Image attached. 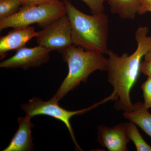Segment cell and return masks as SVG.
Instances as JSON below:
<instances>
[{
	"instance_id": "obj_1",
	"label": "cell",
	"mask_w": 151,
	"mask_h": 151,
	"mask_svg": "<svg viewBox=\"0 0 151 151\" xmlns=\"http://www.w3.org/2000/svg\"><path fill=\"white\" fill-rule=\"evenodd\" d=\"M147 27L141 26L135 32L137 47L134 52L121 56L109 50L107 71L108 81L113 88L118 100L114 108L124 112H130L133 108L130 93L140 72L142 60L151 47V37L148 36Z\"/></svg>"
},
{
	"instance_id": "obj_2",
	"label": "cell",
	"mask_w": 151,
	"mask_h": 151,
	"mask_svg": "<svg viewBox=\"0 0 151 151\" xmlns=\"http://www.w3.org/2000/svg\"><path fill=\"white\" fill-rule=\"evenodd\" d=\"M72 28L73 44L87 51L107 54L108 19L104 12L89 15L78 10L68 0L63 1Z\"/></svg>"
},
{
	"instance_id": "obj_3",
	"label": "cell",
	"mask_w": 151,
	"mask_h": 151,
	"mask_svg": "<svg viewBox=\"0 0 151 151\" xmlns=\"http://www.w3.org/2000/svg\"><path fill=\"white\" fill-rule=\"evenodd\" d=\"M62 53L63 59L67 63L68 71L52 97L58 102L81 82L86 83L89 76L95 70H107L108 65V59L103 53L87 51L73 44L64 50Z\"/></svg>"
},
{
	"instance_id": "obj_4",
	"label": "cell",
	"mask_w": 151,
	"mask_h": 151,
	"mask_svg": "<svg viewBox=\"0 0 151 151\" xmlns=\"http://www.w3.org/2000/svg\"><path fill=\"white\" fill-rule=\"evenodd\" d=\"M66 14L64 3L59 0L37 5L22 6L13 15L0 19V31L12 27H24L37 23L45 27L59 17Z\"/></svg>"
},
{
	"instance_id": "obj_5",
	"label": "cell",
	"mask_w": 151,
	"mask_h": 151,
	"mask_svg": "<svg viewBox=\"0 0 151 151\" xmlns=\"http://www.w3.org/2000/svg\"><path fill=\"white\" fill-rule=\"evenodd\" d=\"M116 95L112 92L110 96L90 107L78 111H70L60 107L58 105V101L52 98L48 101H44L40 98L34 97L29 100L28 103L22 104L21 107L22 110L25 112L26 115L31 118L39 115H45L53 117L64 123L69 131L76 149L82 151V149L78 145L76 139L73 129L70 123L71 118L76 115H82L110 100L116 101Z\"/></svg>"
},
{
	"instance_id": "obj_6",
	"label": "cell",
	"mask_w": 151,
	"mask_h": 151,
	"mask_svg": "<svg viewBox=\"0 0 151 151\" xmlns=\"http://www.w3.org/2000/svg\"><path fill=\"white\" fill-rule=\"evenodd\" d=\"M36 40L42 45L62 53L73 45L72 28L67 14L59 17L38 32Z\"/></svg>"
},
{
	"instance_id": "obj_7",
	"label": "cell",
	"mask_w": 151,
	"mask_h": 151,
	"mask_svg": "<svg viewBox=\"0 0 151 151\" xmlns=\"http://www.w3.org/2000/svg\"><path fill=\"white\" fill-rule=\"evenodd\" d=\"M50 49L38 45L34 47H24L17 50L16 53L0 63L3 68H22L24 70L30 67H39L48 62Z\"/></svg>"
},
{
	"instance_id": "obj_8",
	"label": "cell",
	"mask_w": 151,
	"mask_h": 151,
	"mask_svg": "<svg viewBox=\"0 0 151 151\" xmlns=\"http://www.w3.org/2000/svg\"><path fill=\"white\" fill-rule=\"evenodd\" d=\"M97 141L108 151H129L127 145L130 140L127 134V123H121L114 127L99 126Z\"/></svg>"
},
{
	"instance_id": "obj_9",
	"label": "cell",
	"mask_w": 151,
	"mask_h": 151,
	"mask_svg": "<svg viewBox=\"0 0 151 151\" xmlns=\"http://www.w3.org/2000/svg\"><path fill=\"white\" fill-rule=\"evenodd\" d=\"M37 32L32 27L16 28L4 36L0 38L1 59L5 57L8 52L18 50L24 47L27 42L33 37H36Z\"/></svg>"
},
{
	"instance_id": "obj_10",
	"label": "cell",
	"mask_w": 151,
	"mask_h": 151,
	"mask_svg": "<svg viewBox=\"0 0 151 151\" xmlns=\"http://www.w3.org/2000/svg\"><path fill=\"white\" fill-rule=\"evenodd\" d=\"M31 118L27 115L24 117H19L18 129L9 145L3 151L33 150V145L31 134L34 125L31 122Z\"/></svg>"
},
{
	"instance_id": "obj_11",
	"label": "cell",
	"mask_w": 151,
	"mask_h": 151,
	"mask_svg": "<svg viewBox=\"0 0 151 151\" xmlns=\"http://www.w3.org/2000/svg\"><path fill=\"white\" fill-rule=\"evenodd\" d=\"M141 102L133 104V108L130 112H124V118L134 123L147 134L151 137V114Z\"/></svg>"
},
{
	"instance_id": "obj_12",
	"label": "cell",
	"mask_w": 151,
	"mask_h": 151,
	"mask_svg": "<svg viewBox=\"0 0 151 151\" xmlns=\"http://www.w3.org/2000/svg\"><path fill=\"white\" fill-rule=\"evenodd\" d=\"M108 4L112 14L122 19H134L139 10L141 0H111Z\"/></svg>"
},
{
	"instance_id": "obj_13",
	"label": "cell",
	"mask_w": 151,
	"mask_h": 151,
	"mask_svg": "<svg viewBox=\"0 0 151 151\" xmlns=\"http://www.w3.org/2000/svg\"><path fill=\"white\" fill-rule=\"evenodd\" d=\"M137 125L130 121L127 123V134L130 140L134 144L137 151H151V146L149 145L143 139L140 134Z\"/></svg>"
},
{
	"instance_id": "obj_14",
	"label": "cell",
	"mask_w": 151,
	"mask_h": 151,
	"mask_svg": "<svg viewBox=\"0 0 151 151\" xmlns=\"http://www.w3.org/2000/svg\"><path fill=\"white\" fill-rule=\"evenodd\" d=\"M22 5V0H0V19L13 15Z\"/></svg>"
},
{
	"instance_id": "obj_15",
	"label": "cell",
	"mask_w": 151,
	"mask_h": 151,
	"mask_svg": "<svg viewBox=\"0 0 151 151\" xmlns=\"http://www.w3.org/2000/svg\"><path fill=\"white\" fill-rule=\"evenodd\" d=\"M144 99V105L147 109L151 108V77H148L141 86Z\"/></svg>"
},
{
	"instance_id": "obj_16",
	"label": "cell",
	"mask_w": 151,
	"mask_h": 151,
	"mask_svg": "<svg viewBox=\"0 0 151 151\" xmlns=\"http://www.w3.org/2000/svg\"><path fill=\"white\" fill-rule=\"evenodd\" d=\"M88 6L92 14L104 12V0H81Z\"/></svg>"
},
{
	"instance_id": "obj_17",
	"label": "cell",
	"mask_w": 151,
	"mask_h": 151,
	"mask_svg": "<svg viewBox=\"0 0 151 151\" xmlns=\"http://www.w3.org/2000/svg\"><path fill=\"white\" fill-rule=\"evenodd\" d=\"M140 72L148 77H151V59L144 60L141 63Z\"/></svg>"
},
{
	"instance_id": "obj_18",
	"label": "cell",
	"mask_w": 151,
	"mask_h": 151,
	"mask_svg": "<svg viewBox=\"0 0 151 151\" xmlns=\"http://www.w3.org/2000/svg\"><path fill=\"white\" fill-rule=\"evenodd\" d=\"M151 11V0H141V6L138 14L144 15Z\"/></svg>"
},
{
	"instance_id": "obj_19",
	"label": "cell",
	"mask_w": 151,
	"mask_h": 151,
	"mask_svg": "<svg viewBox=\"0 0 151 151\" xmlns=\"http://www.w3.org/2000/svg\"><path fill=\"white\" fill-rule=\"evenodd\" d=\"M23 5L24 6H30L41 4L51 2L57 0H22Z\"/></svg>"
},
{
	"instance_id": "obj_20",
	"label": "cell",
	"mask_w": 151,
	"mask_h": 151,
	"mask_svg": "<svg viewBox=\"0 0 151 151\" xmlns=\"http://www.w3.org/2000/svg\"><path fill=\"white\" fill-rule=\"evenodd\" d=\"M150 12H151V11ZM144 58L145 60H149L151 59V47L149 51L144 57Z\"/></svg>"
},
{
	"instance_id": "obj_21",
	"label": "cell",
	"mask_w": 151,
	"mask_h": 151,
	"mask_svg": "<svg viewBox=\"0 0 151 151\" xmlns=\"http://www.w3.org/2000/svg\"><path fill=\"white\" fill-rule=\"evenodd\" d=\"M104 1H111V0H104Z\"/></svg>"
}]
</instances>
